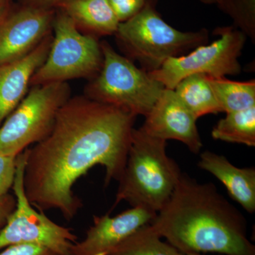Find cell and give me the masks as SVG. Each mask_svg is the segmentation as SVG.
I'll return each mask as SVG.
<instances>
[{
    "instance_id": "cell-4",
    "label": "cell",
    "mask_w": 255,
    "mask_h": 255,
    "mask_svg": "<svg viewBox=\"0 0 255 255\" xmlns=\"http://www.w3.org/2000/svg\"><path fill=\"white\" fill-rule=\"evenodd\" d=\"M115 35L128 58L138 61L147 73L158 70L169 58L181 56L209 40L206 28L181 31L172 27L157 12L154 0H147L135 16L119 23Z\"/></svg>"
},
{
    "instance_id": "cell-16",
    "label": "cell",
    "mask_w": 255,
    "mask_h": 255,
    "mask_svg": "<svg viewBox=\"0 0 255 255\" xmlns=\"http://www.w3.org/2000/svg\"><path fill=\"white\" fill-rule=\"evenodd\" d=\"M174 91L197 119L222 112L207 75H189L177 84Z\"/></svg>"
},
{
    "instance_id": "cell-27",
    "label": "cell",
    "mask_w": 255,
    "mask_h": 255,
    "mask_svg": "<svg viewBox=\"0 0 255 255\" xmlns=\"http://www.w3.org/2000/svg\"><path fill=\"white\" fill-rule=\"evenodd\" d=\"M201 2H202L203 4L211 5V4H216L217 5L221 2L222 0H199Z\"/></svg>"
},
{
    "instance_id": "cell-6",
    "label": "cell",
    "mask_w": 255,
    "mask_h": 255,
    "mask_svg": "<svg viewBox=\"0 0 255 255\" xmlns=\"http://www.w3.org/2000/svg\"><path fill=\"white\" fill-rule=\"evenodd\" d=\"M53 28L54 36L49 52L32 77L31 85L95 78L103 63L102 48L97 38L82 33L73 20L62 11L55 16Z\"/></svg>"
},
{
    "instance_id": "cell-23",
    "label": "cell",
    "mask_w": 255,
    "mask_h": 255,
    "mask_svg": "<svg viewBox=\"0 0 255 255\" xmlns=\"http://www.w3.org/2000/svg\"><path fill=\"white\" fill-rule=\"evenodd\" d=\"M0 255H59L45 247L32 244H18L6 247Z\"/></svg>"
},
{
    "instance_id": "cell-17",
    "label": "cell",
    "mask_w": 255,
    "mask_h": 255,
    "mask_svg": "<svg viewBox=\"0 0 255 255\" xmlns=\"http://www.w3.org/2000/svg\"><path fill=\"white\" fill-rule=\"evenodd\" d=\"M213 138L232 143L255 146V107L230 112L211 131Z\"/></svg>"
},
{
    "instance_id": "cell-10",
    "label": "cell",
    "mask_w": 255,
    "mask_h": 255,
    "mask_svg": "<svg viewBox=\"0 0 255 255\" xmlns=\"http://www.w3.org/2000/svg\"><path fill=\"white\" fill-rule=\"evenodd\" d=\"M52 8L27 4L0 20V66L26 56L53 27Z\"/></svg>"
},
{
    "instance_id": "cell-9",
    "label": "cell",
    "mask_w": 255,
    "mask_h": 255,
    "mask_svg": "<svg viewBox=\"0 0 255 255\" xmlns=\"http://www.w3.org/2000/svg\"><path fill=\"white\" fill-rule=\"evenodd\" d=\"M215 33L219 38L211 44L201 45L187 55L169 58L160 68L149 75L171 90L194 74L213 78L238 75L241 71L239 57L247 36L233 26L217 28Z\"/></svg>"
},
{
    "instance_id": "cell-15",
    "label": "cell",
    "mask_w": 255,
    "mask_h": 255,
    "mask_svg": "<svg viewBox=\"0 0 255 255\" xmlns=\"http://www.w3.org/2000/svg\"><path fill=\"white\" fill-rule=\"evenodd\" d=\"M58 6L95 37L115 34L120 23L108 0H66Z\"/></svg>"
},
{
    "instance_id": "cell-12",
    "label": "cell",
    "mask_w": 255,
    "mask_h": 255,
    "mask_svg": "<svg viewBox=\"0 0 255 255\" xmlns=\"http://www.w3.org/2000/svg\"><path fill=\"white\" fill-rule=\"evenodd\" d=\"M156 214L142 206H135L114 217L95 216L85 238L72 246L68 255H107L137 229L150 223Z\"/></svg>"
},
{
    "instance_id": "cell-13",
    "label": "cell",
    "mask_w": 255,
    "mask_h": 255,
    "mask_svg": "<svg viewBox=\"0 0 255 255\" xmlns=\"http://www.w3.org/2000/svg\"><path fill=\"white\" fill-rule=\"evenodd\" d=\"M51 35L26 56L0 66V126L28 93L32 77L46 59Z\"/></svg>"
},
{
    "instance_id": "cell-21",
    "label": "cell",
    "mask_w": 255,
    "mask_h": 255,
    "mask_svg": "<svg viewBox=\"0 0 255 255\" xmlns=\"http://www.w3.org/2000/svg\"><path fill=\"white\" fill-rule=\"evenodd\" d=\"M17 156L6 155L0 152V201L12 188L16 175Z\"/></svg>"
},
{
    "instance_id": "cell-24",
    "label": "cell",
    "mask_w": 255,
    "mask_h": 255,
    "mask_svg": "<svg viewBox=\"0 0 255 255\" xmlns=\"http://www.w3.org/2000/svg\"><path fill=\"white\" fill-rule=\"evenodd\" d=\"M15 207L16 199L9 194L0 201V228L4 226L8 216L13 212Z\"/></svg>"
},
{
    "instance_id": "cell-26",
    "label": "cell",
    "mask_w": 255,
    "mask_h": 255,
    "mask_svg": "<svg viewBox=\"0 0 255 255\" xmlns=\"http://www.w3.org/2000/svg\"><path fill=\"white\" fill-rule=\"evenodd\" d=\"M11 0H0V20L8 13V8Z\"/></svg>"
},
{
    "instance_id": "cell-14",
    "label": "cell",
    "mask_w": 255,
    "mask_h": 255,
    "mask_svg": "<svg viewBox=\"0 0 255 255\" xmlns=\"http://www.w3.org/2000/svg\"><path fill=\"white\" fill-rule=\"evenodd\" d=\"M198 166L222 183L233 200L246 211H255V169L240 168L225 156L206 150L200 154Z\"/></svg>"
},
{
    "instance_id": "cell-20",
    "label": "cell",
    "mask_w": 255,
    "mask_h": 255,
    "mask_svg": "<svg viewBox=\"0 0 255 255\" xmlns=\"http://www.w3.org/2000/svg\"><path fill=\"white\" fill-rule=\"evenodd\" d=\"M218 7L233 21V26L255 41V0H222Z\"/></svg>"
},
{
    "instance_id": "cell-28",
    "label": "cell",
    "mask_w": 255,
    "mask_h": 255,
    "mask_svg": "<svg viewBox=\"0 0 255 255\" xmlns=\"http://www.w3.org/2000/svg\"><path fill=\"white\" fill-rule=\"evenodd\" d=\"M201 255V254H188V255Z\"/></svg>"
},
{
    "instance_id": "cell-1",
    "label": "cell",
    "mask_w": 255,
    "mask_h": 255,
    "mask_svg": "<svg viewBox=\"0 0 255 255\" xmlns=\"http://www.w3.org/2000/svg\"><path fill=\"white\" fill-rule=\"evenodd\" d=\"M136 117L90 100L70 99L48 135L28 148L25 194L41 211L55 209L68 221L81 209L73 186L97 165L105 169V186L123 174Z\"/></svg>"
},
{
    "instance_id": "cell-5",
    "label": "cell",
    "mask_w": 255,
    "mask_h": 255,
    "mask_svg": "<svg viewBox=\"0 0 255 255\" xmlns=\"http://www.w3.org/2000/svg\"><path fill=\"white\" fill-rule=\"evenodd\" d=\"M103 63L86 89L87 98L146 117L164 91L161 82L119 54L107 41L100 43Z\"/></svg>"
},
{
    "instance_id": "cell-18",
    "label": "cell",
    "mask_w": 255,
    "mask_h": 255,
    "mask_svg": "<svg viewBox=\"0 0 255 255\" xmlns=\"http://www.w3.org/2000/svg\"><path fill=\"white\" fill-rule=\"evenodd\" d=\"M209 80L222 112L227 114L255 107V80L238 82L226 77L209 76Z\"/></svg>"
},
{
    "instance_id": "cell-7",
    "label": "cell",
    "mask_w": 255,
    "mask_h": 255,
    "mask_svg": "<svg viewBox=\"0 0 255 255\" xmlns=\"http://www.w3.org/2000/svg\"><path fill=\"white\" fill-rule=\"evenodd\" d=\"M70 95L67 82L33 86L0 126V152L18 156L30 145L43 140Z\"/></svg>"
},
{
    "instance_id": "cell-25",
    "label": "cell",
    "mask_w": 255,
    "mask_h": 255,
    "mask_svg": "<svg viewBox=\"0 0 255 255\" xmlns=\"http://www.w3.org/2000/svg\"><path fill=\"white\" fill-rule=\"evenodd\" d=\"M26 1H27L28 4L52 8L53 6H58L66 0H26Z\"/></svg>"
},
{
    "instance_id": "cell-3",
    "label": "cell",
    "mask_w": 255,
    "mask_h": 255,
    "mask_svg": "<svg viewBox=\"0 0 255 255\" xmlns=\"http://www.w3.org/2000/svg\"><path fill=\"white\" fill-rule=\"evenodd\" d=\"M167 141L133 129L114 207L122 201L157 214L169 201L182 172L166 152Z\"/></svg>"
},
{
    "instance_id": "cell-8",
    "label": "cell",
    "mask_w": 255,
    "mask_h": 255,
    "mask_svg": "<svg viewBox=\"0 0 255 255\" xmlns=\"http://www.w3.org/2000/svg\"><path fill=\"white\" fill-rule=\"evenodd\" d=\"M28 148L17 156L16 175L12 188L16 207L0 231V250L18 244L45 247L59 255H68L78 240L72 229L63 227L33 209L23 188V174Z\"/></svg>"
},
{
    "instance_id": "cell-19",
    "label": "cell",
    "mask_w": 255,
    "mask_h": 255,
    "mask_svg": "<svg viewBox=\"0 0 255 255\" xmlns=\"http://www.w3.org/2000/svg\"><path fill=\"white\" fill-rule=\"evenodd\" d=\"M161 238L148 223L119 243L107 255H185Z\"/></svg>"
},
{
    "instance_id": "cell-2",
    "label": "cell",
    "mask_w": 255,
    "mask_h": 255,
    "mask_svg": "<svg viewBox=\"0 0 255 255\" xmlns=\"http://www.w3.org/2000/svg\"><path fill=\"white\" fill-rule=\"evenodd\" d=\"M150 224L184 255H255L242 213L214 184H201L184 173Z\"/></svg>"
},
{
    "instance_id": "cell-11",
    "label": "cell",
    "mask_w": 255,
    "mask_h": 255,
    "mask_svg": "<svg viewBox=\"0 0 255 255\" xmlns=\"http://www.w3.org/2000/svg\"><path fill=\"white\" fill-rule=\"evenodd\" d=\"M197 119L174 90L165 88L140 128L156 138L182 142L197 155L203 147L196 125Z\"/></svg>"
},
{
    "instance_id": "cell-22",
    "label": "cell",
    "mask_w": 255,
    "mask_h": 255,
    "mask_svg": "<svg viewBox=\"0 0 255 255\" xmlns=\"http://www.w3.org/2000/svg\"><path fill=\"white\" fill-rule=\"evenodd\" d=\"M147 0H108L120 23L135 16L145 6Z\"/></svg>"
}]
</instances>
